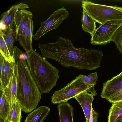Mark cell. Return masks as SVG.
Segmentation results:
<instances>
[{"instance_id": "cell-1", "label": "cell", "mask_w": 122, "mask_h": 122, "mask_svg": "<svg viewBox=\"0 0 122 122\" xmlns=\"http://www.w3.org/2000/svg\"><path fill=\"white\" fill-rule=\"evenodd\" d=\"M38 46L46 59L55 60L65 67L79 70H93L99 68L103 56L101 50L76 48L70 40L62 37L56 42L39 43Z\"/></svg>"}, {"instance_id": "cell-2", "label": "cell", "mask_w": 122, "mask_h": 122, "mask_svg": "<svg viewBox=\"0 0 122 122\" xmlns=\"http://www.w3.org/2000/svg\"><path fill=\"white\" fill-rule=\"evenodd\" d=\"M18 66L17 98L24 112L36 109L41 95L30 73L27 61L14 57Z\"/></svg>"}, {"instance_id": "cell-3", "label": "cell", "mask_w": 122, "mask_h": 122, "mask_svg": "<svg viewBox=\"0 0 122 122\" xmlns=\"http://www.w3.org/2000/svg\"><path fill=\"white\" fill-rule=\"evenodd\" d=\"M28 55L29 68L41 94L49 93L56 84L58 69L33 49Z\"/></svg>"}, {"instance_id": "cell-4", "label": "cell", "mask_w": 122, "mask_h": 122, "mask_svg": "<svg viewBox=\"0 0 122 122\" xmlns=\"http://www.w3.org/2000/svg\"><path fill=\"white\" fill-rule=\"evenodd\" d=\"M81 7L96 22L102 25L110 21L122 20V7L96 4L88 0L82 1Z\"/></svg>"}, {"instance_id": "cell-5", "label": "cell", "mask_w": 122, "mask_h": 122, "mask_svg": "<svg viewBox=\"0 0 122 122\" xmlns=\"http://www.w3.org/2000/svg\"><path fill=\"white\" fill-rule=\"evenodd\" d=\"M83 75H79L63 88L55 91L51 97L52 103L55 104L68 102L82 92H89L88 88L83 81Z\"/></svg>"}, {"instance_id": "cell-6", "label": "cell", "mask_w": 122, "mask_h": 122, "mask_svg": "<svg viewBox=\"0 0 122 122\" xmlns=\"http://www.w3.org/2000/svg\"><path fill=\"white\" fill-rule=\"evenodd\" d=\"M122 25V20L109 21L101 25L92 36L90 43L101 45L109 43L115 31Z\"/></svg>"}, {"instance_id": "cell-7", "label": "cell", "mask_w": 122, "mask_h": 122, "mask_svg": "<svg viewBox=\"0 0 122 122\" xmlns=\"http://www.w3.org/2000/svg\"><path fill=\"white\" fill-rule=\"evenodd\" d=\"M69 15V12L64 7L57 9L47 19L41 23L40 28L33 35V39L38 40L49 31L58 28Z\"/></svg>"}, {"instance_id": "cell-8", "label": "cell", "mask_w": 122, "mask_h": 122, "mask_svg": "<svg viewBox=\"0 0 122 122\" xmlns=\"http://www.w3.org/2000/svg\"><path fill=\"white\" fill-rule=\"evenodd\" d=\"M31 12L25 9L17 13L14 21L13 36L15 41L19 36L23 35L30 20L32 19Z\"/></svg>"}, {"instance_id": "cell-9", "label": "cell", "mask_w": 122, "mask_h": 122, "mask_svg": "<svg viewBox=\"0 0 122 122\" xmlns=\"http://www.w3.org/2000/svg\"><path fill=\"white\" fill-rule=\"evenodd\" d=\"M122 89V72L103 84L102 91L100 94L102 98L107 100Z\"/></svg>"}, {"instance_id": "cell-10", "label": "cell", "mask_w": 122, "mask_h": 122, "mask_svg": "<svg viewBox=\"0 0 122 122\" xmlns=\"http://www.w3.org/2000/svg\"><path fill=\"white\" fill-rule=\"evenodd\" d=\"M29 8L27 4L20 3L12 6L7 11L1 14L0 20V30L3 33L14 22L15 15L18 11Z\"/></svg>"}, {"instance_id": "cell-11", "label": "cell", "mask_w": 122, "mask_h": 122, "mask_svg": "<svg viewBox=\"0 0 122 122\" xmlns=\"http://www.w3.org/2000/svg\"><path fill=\"white\" fill-rule=\"evenodd\" d=\"M18 74V66L15 62L14 63L12 75L8 84L3 89L6 99L10 104L13 102L18 101L17 98Z\"/></svg>"}, {"instance_id": "cell-12", "label": "cell", "mask_w": 122, "mask_h": 122, "mask_svg": "<svg viewBox=\"0 0 122 122\" xmlns=\"http://www.w3.org/2000/svg\"><path fill=\"white\" fill-rule=\"evenodd\" d=\"M81 107L86 118V122H89L91 107L94 100L93 95L87 92H82L73 97Z\"/></svg>"}, {"instance_id": "cell-13", "label": "cell", "mask_w": 122, "mask_h": 122, "mask_svg": "<svg viewBox=\"0 0 122 122\" xmlns=\"http://www.w3.org/2000/svg\"><path fill=\"white\" fill-rule=\"evenodd\" d=\"M33 22L32 19L29 23L23 35L18 37L17 40L26 52L28 54L33 49L32 45L33 37Z\"/></svg>"}, {"instance_id": "cell-14", "label": "cell", "mask_w": 122, "mask_h": 122, "mask_svg": "<svg viewBox=\"0 0 122 122\" xmlns=\"http://www.w3.org/2000/svg\"><path fill=\"white\" fill-rule=\"evenodd\" d=\"M57 107L60 122H74V108L68 102L58 104Z\"/></svg>"}, {"instance_id": "cell-15", "label": "cell", "mask_w": 122, "mask_h": 122, "mask_svg": "<svg viewBox=\"0 0 122 122\" xmlns=\"http://www.w3.org/2000/svg\"><path fill=\"white\" fill-rule=\"evenodd\" d=\"M50 111L46 106H42L28 114L24 122H43Z\"/></svg>"}, {"instance_id": "cell-16", "label": "cell", "mask_w": 122, "mask_h": 122, "mask_svg": "<svg viewBox=\"0 0 122 122\" xmlns=\"http://www.w3.org/2000/svg\"><path fill=\"white\" fill-rule=\"evenodd\" d=\"M14 63H10L4 59L2 73L0 77V88L4 89L8 84L13 72Z\"/></svg>"}, {"instance_id": "cell-17", "label": "cell", "mask_w": 122, "mask_h": 122, "mask_svg": "<svg viewBox=\"0 0 122 122\" xmlns=\"http://www.w3.org/2000/svg\"><path fill=\"white\" fill-rule=\"evenodd\" d=\"M22 110L21 106L18 101L12 103L7 120L9 122H21Z\"/></svg>"}, {"instance_id": "cell-18", "label": "cell", "mask_w": 122, "mask_h": 122, "mask_svg": "<svg viewBox=\"0 0 122 122\" xmlns=\"http://www.w3.org/2000/svg\"><path fill=\"white\" fill-rule=\"evenodd\" d=\"M81 21L82 27L84 31L89 33L92 36L96 29V22L83 10Z\"/></svg>"}, {"instance_id": "cell-19", "label": "cell", "mask_w": 122, "mask_h": 122, "mask_svg": "<svg viewBox=\"0 0 122 122\" xmlns=\"http://www.w3.org/2000/svg\"><path fill=\"white\" fill-rule=\"evenodd\" d=\"M108 122H115L122 115V101L112 104L109 111Z\"/></svg>"}, {"instance_id": "cell-20", "label": "cell", "mask_w": 122, "mask_h": 122, "mask_svg": "<svg viewBox=\"0 0 122 122\" xmlns=\"http://www.w3.org/2000/svg\"><path fill=\"white\" fill-rule=\"evenodd\" d=\"M13 23L3 33L4 38L10 54L15 59L14 55V44L15 41L13 36Z\"/></svg>"}, {"instance_id": "cell-21", "label": "cell", "mask_w": 122, "mask_h": 122, "mask_svg": "<svg viewBox=\"0 0 122 122\" xmlns=\"http://www.w3.org/2000/svg\"><path fill=\"white\" fill-rule=\"evenodd\" d=\"M98 76L97 72L90 73L87 76L84 75L82 80L84 84L88 88L89 92L93 96L97 95L94 89V86L98 81Z\"/></svg>"}, {"instance_id": "cell-22", "label": "cell", "mask_w": 122, "mask_h": 122, "mask_svg": "<svg viewBox=\"0 0 122 122\" xmlns=\"http://www.w3.org/2000/svg\"><path fill=\"white\" fill-rule=\"evenodd\" d=\"M0 52L5 60L10 63L15 62V58L11 55L4 37V33L0 30Z\"/></svg>"}, {"instance_id": "cell-23", "label": "cell", "mask_w": 122, "mask_h": 122, "mask_svg": "<svg viewBox=\"0 0 122 122\" xmlns=\"http://www.w3.org/2000/svg\"><path fill=\"white\" fill-rule=\"evenodd\" d=\"M10 104L8 101L3 89L0 88V116L7 120Z\"/></svg>"}, {"instance_id": "cell-24", "label": "cell", "mask_w": 122, "mask_h": 122, "mask_svg": "<svg viewBox=\"0 0 122 122\" xmlns=\"http://www.w3.org/2000/svg\"><path fill=\"white\" fill-rule=\"evenodd\" d=\"M112 41L115 43L120 54L122 53V25L118 28L114 34Z\"/></svg>"}, {"instance_id": "cell-25", "label": "cell", "mask_w": 122, "mask_h": 122, "mask_svg": "<svg viewBox=\"0 0 122 122\" xmlns=\"http://www.w3.org/2000/svg\"><path fill=\"white\" fill-rule=\"evenodd\" d=\"M28 53L22 51L17 46L14 47V57H17L20 59L27 61L28 58Z\"/></svg>"}, {"instance_id": "cell-26", "label": "cell", "mask_w": 122, "mask_h": 122, "mask_svg": "<svg viewBox=\"0 0 122 122\" xmlns=\"http://www.w3.org/2000/svg\"><path fill=\"white\" fill-rule=\"evenodd\" d=\"M108 101L112 104L117 102L122 101V89L110 98Z\"/></svg>"}, {"instance_id": "cell-27", "label": "cell", "mask_w": 122, "mask_h": 122, "mask_svg": "<svg viewBox=\"0 0 122 122\" xmlns=\"http://www.w3.org/2000/svg\"><path fill=\"white\" fill-rule=\"evenodd\" d=\"M98 116V113L93 109L92 107L89 122H97Z\"/></svg>"}, {"instance_id": "cell-28", "label": "cell", "mask_w": 122, "mask_h": 122, "mask_svg": "<svg viewBox=\"0 0 122 122\" xmlns=\"http://www.w3.org/2000/svg\"><path fill=\"white\" fill-rule=\"evenodd\" d=\"M6 120L2 117L0 116V122H5Z\"/></svg>"}, {"instance_id": "cell-29", "label": "cell", "mask_w": 122, "mask_h": 122, "mask_svg": "<svg viewBox=\"0 0 122 122\" xmlns=\"http://www.w3.org/2000/svg\"><path fill=\"white\" fill-rule=\"evenodd\" d=\"M5 122H9L8 121H7V120H6L5 121Z\"/></svg>"}, {"instance_id": "cell-30", "label": "cell", "mask_w": 122, "mask_h": 122, "mask_svg": "<svg viewBox=\"0 0 122 122\" xmlns=\"http://www.w3.org/2000/svg\"><path fill=\"white\" fill-rule=\"evenodd\" d=\"M122 71H121V72H122Z\"/></svg>"}, {"instance_id": "cell-31", "label": "cell", "mask_w": 122, "mask_h": 122, "mask_svg": "<svg viewBox=\"0 0 122 122\" xmlns=\"http://www.w3.org/2000/svg\"><path fill=\"white\" fill-rule=\"evenodd\" d=\"M85 122H86V121Z\"/></svg>"}]
</instances>
